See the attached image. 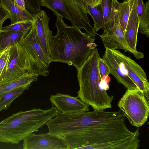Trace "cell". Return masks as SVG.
Instances as JSON below:
<instances>
[{"label":"cell","mask_w":149,"mask_h":149,"mask_svg":"<svg viewBox=\"0 0 149 149\" xmlns=\"http://www.w3.org/2000/svg\"><path fill=\"white\" fill-rule=\"evenodd\" d=\"M58 113L55 107L47 110L33 108L14 113L0 122V142L17 144L37 132Z\"/></svg>","instance_id":"cell-3"},{"label":"cell","mask_w":149,"mask_h":149,"mask_svg":"<svg viewBox=\"0 0 149 149\" xmlns=\"http://www.w3.org/2000/svg\"><path fill=\"white\" fill-rule=\"evenodd\" d=\"M145 10L142 17L140 20L138 31L141 34L149 36V0L145 4Z\"/></svg>","instance_id":"cell-22"},{"label":"cell","mask_w":149,"mask_h":149,"mask_svg":"<svg viewBox=\"0 0 149 149\" xmlns=\"http://www.w3.org/2000/svg\"><path fill=\"white\" fill-rule=\"evenodd\" d=\"M113 0H101V4L103 13L104 28L103 33L107 32L110 18L111 15Z\"/></svg>","instance_id":"cell-21"},{"label":"cell","mask_w":149,"mask_h":149,"mask_svg":"<svg viewBox=\"0 0 149 149\" xmlns=\"http://www.w3.org/2000/svg\"><path fill=\"white\" fill-rule=\"evenodd\" d=\"M87 5L94 7L100 3L101 0H86Z\"/></svg>","instance_id":"cell-28"},{"label":"cell","mask_w":149,"mask_h":149,"mask_svg":"<svg viewBox=\"0 0 149 149\" xmlns=\"http://www.w3.org/2000/svg\"><path fill=\"white\" fill-rule=\"evenodd\" d=\"M10 14L3 6L0 2V31L4 22L7 19H10Z\"/></svg>","instance_id":"cell-26"},{"label":"cell","mask_w":149,"mask_h":149,"mask_svg":"<svg viewBox=\"0 0 149 149\" xmlns=\"http://www.w3.org/2000/svg\"><path fill=\"white\" fill-rule=\"evenodd\" d=\"M90 13V15L92 17L94 24L93 28L96 32L100 29L104 30V22L103 13L101 3L94 7L88 5Z\"/></svg>","instance_id":"cell-19"},{"label":"cell","mask_w":149,"mask_h":149,"mask_svg":"<svg viewBox=\"0 0 149 149\" xmlns=\"http://www.w3.org/2000/svg\"><path fill=\"white\" fill-rule=\"evenodd\" d=\"M30 86L20 87L0 95V111L8 109L12 102L29 89Z\"/></svg>","instance_id":"cell-17"},{"label":"cell","mask_w":149,"mask_h":149,"mask_svg":"<svg viewBox=\"0 0 149 149\" xmlns=\"http://www.w3.org/2000/svg\"><path fill=\"white\" fill-rule=\"evenodd\" d=\"M1 52H0V53Z\"/></svg>","instance_id":"cell-30"},{"label":"cell","mask_w":149,"mask_h":149,"mask_svg":"<svg viewBox=\"0 0 149 149\" xmlns=\"http://www.w3.org/2000/svg\"><path fill=\"white\" fill-rule=\"evenodd\" d=\"M119 58L122 68L149 101V83L142 67L129 56L116 49H111Z\"/></svg>","instance_id":"cell-8"},{"label":"cell","mask_w":149,"mask_h":149,"mask_svg":"<svg viewBox=\"0 0 149 149\" xmlns=\"http://www.w3.org/2000/svg\"><path fill=\"white\" fill-rule=\"evenodd\" d=\"M0 3L9 13L11 24L26 21H33L34 16L27 10L23 9L11 0H0Z\"/></svg>","instance_id":"cell-14"},{"label":"cell","mask_w":149,"mask_h":149,"mask_svg":"<svg viewBox=\"0 0 149 149\" xmlns=\"http://www.w3.org/2000/svg\"><path fill=\"white\" fill-rule=\"evenodd\" d=\"M102 59L108 67L110 74L113 76L118 83L123 85L127 89L138 88L124 72L119 58L111 49L105 48Z\"/></svg>","instance_id":"cell-12"},{"label":"cell","mask_w":149,"mask_h":149,"mask_svg":"<svg viewBox=\"0 0 149 149\" xmlns=\"http://www.w3.org/2000/svg\"><path fill=\"white\" fill-rule=\"evenodd\" d=\"M149 102L139 89H127L118 102V105L130 123L139 127L148 120Z\"/></svg>","instance_id":"cell-6"},{"label":"cell","mask_w":149,"mask_h":149,"mask_svg":"<svg viewBox=\"0 0 149 149\" xmlns=\"http://www.w3.org/2000/svg\"><path fill=\"white\" fill-rule=\"evenodd\" d=\"M126 0H124V1H126Z\"/></svg>","instance_id":"cell-29"},{"label":"cell","mask_w":149,"mask_h":149,"mask_svg":"<svg viewBox=\"0 0 149 149\" xmlns=\"http://www.w3.org/2000/svg\"><path fill=\"white\" fill-rule=\"evenodd\" d=\"M43 59L20 44L12 46L8 65L0 78V84L28 74L48 75Z\"/></svg>","instance_id":"cell-4"},{"label":"cell","mask_w":149,"mask_h":149,"mask_svg":"<svg viewBox=\"0 0 149 149\" xmlns=\"http://www.w3.org/2000/svg\"><path fill=\"white\" fill-rule=\"evenodd\" d=\"M23 140V149H68L61 139L49 132L40 134L32 133Z\"/></svg>","instance_id":"cell-9"},{"label":"cell","mask_w":149,"mask_h":149,"mask_svg":"<svg viewBox=\"0 0 149 149\" xmlns=\"http://www.w3.org/2000/svg\"><path fill=\"white\" fill-rule=\"evenodd\" d=\"M119 2L113 0L112 12L109 19L108 30L106 33L100 35L105 48L123 50L132 54L137 59L143 58L144 54L134 50L129 46L124 36V31L118 19Z\"/></svg>","instance_id":"cell-7"},{"label":"cell","mask_w":149,"mask_h":149,"mask_svg":"<svg viewBox=\"0 0 149 149\" xmlns=\"http://www.w3.org/2000/svg\"><path fill=\"white\" fill-rule=\"evenodd\" d=\"M25 8L34 16L41 10L40 0H24Z\"/></svg>","instance_id":"cell-24"},{"label":"cell","mask_w":149,"mask_h":149,"mask_svg":"<svg viewBox=\"0 0 149 149\" xmlns=\"http://www.w3.org/2000/svg\"><path fill=\"white\" fill-rule=\"evenodd\" d=\"M28 33L0 31V52L8 46L20 43Z\"/></svg>","instance_id":"cell-16"},{"label":"cell","mask_w":149,"mask_h":149,"mask_svg":"<svg viewBox=\"0 0 149 149\" xmlns=\"http://www.w3.org/2000/svg\"><path fill=\"white\" fill-rule=\"evenodd\" d=\"M137 0H134L127 23L124 36L129 47L137 50V37L140 20L137 15Z\"/></svg>","instance_id":"cell-13"},{"label":"cell","mask_w":149,"mask_h":149,"mask_svg":"<svg viewBox=\"0 0 149 149\" xmlns=\"http://www.w3.org/2000/svg\"><path fill=\"white\" fill-rule=\"evenodd\" d=\"M39 76L36 74H26L0 84V95L20 87L31 86L32 82L37 81Z\"/></svg>","instance_id":"cell-15"},{"label":"cell","mask_w":149,"mask_h":149,"mask_svg":"<svg viewBox=\"0 0 149 149\" xmlns=\"http://www.w3.org/2000/svg\"><path fill=\"white\" fill-rule=\"evenodd\" d=\"M33 21H26L11 24L2 27L1 31L29 32L33 25Z\"/></svg>","instance_id":"cell-20"},{"label":"cell","mask_w":149,"mask_h":149,"mask_svg":"<svg viewBox=\"0 0 149 149\" xmlns=\"http://www.w3.org/2000/svg\"><path fill=\"white\" fill-rule=\"evenodd\" d=\"M145 5L142 0H137L136 11L138 16L139 19L141 18L144 13Z\"/></svg>","instance_id":"cell-27"},{"label":"cell","mask_w":149,"mask_h":149,"mask_svg":"<svg viewBox=\"0 0 149 149\" xmlns=\"http://www.w3.org/2000/svg\"><path fill=\"white\" fill-rule=\"evenodd\" d=\"M12 47L9 46L7 47L0 53V78L8 65Z\"/></svg>","instance_id":"cell-23"},{"label":"cell","mask_w":149,"mask_h":149,"mask_svg":"<svg viewBox=\"0 0 149 149\" xmlns=\"http://www.w3.org/2000/svg\"><path fill=\"white\" fill-rule=\"evenodd\" d=\"M134 0H126L119 2L118 19L125 33L127 23Z\"/></svg>","instance_id":"cell-18"},{"label":"cell","mask_w":149,"mask_h":149,"mask_svg":"<svg viewBox=\"0 0 149 149\" xmlns=\"http://www.w3.org/2000/svg\"><path fill=\"white\" fill-rule=\"evenodd\" d=\"M41 6L52 11L54 15L70 21L73 25L95 36L98 34L90 24V15L86 0H40Z\"/></svg>","instance_id":"cell-5"},{"label":"cell","mask_w":149,"mask_h":149,"mask_svg":"<svg viewBox=\"0 0 149 149\" xmlns=\"http://www.w3.org/2000/svg\"><path fill=\"white\" fill-rule=\"evenodd\" d=\"M57 32L49 37L51 62H59L80 67L97 45L95 36L82 32L79 27L69 26L63 19L57 16Z\"/></svg>","instance_id":"cell-1"},{"label":"cell","mask_w":149,"mask_h":149,"mask_svg":"<svg viewBox=\"0 0 149 149\" xmlns=\"http://www.w3.org/2000/svg\"><path fill=\"white\" fill-rule=\"evenodd\" d=\"M100 57L95 48L82 65L77 69L79 86L77 97L95 110L111 108L113 99V96L109 95L107 91L109 88L110 77L108 76L102 81L100 77L98 65Z\"/></svg>","instance_id":"cell-2"},{"label":"cell","mask_w":149,"mask_h":149,"mask_svg":"<svg viewBox=\"0 0 149 149\" xmlns=\"http://www.w3.org/2000/svg\"><path fill=\"white\" fill-rule=\"evenodd\" d=\"M34 16L33 25L37 41L45 54L50 58L49 38L52 32L49 28L50 19L44 10H41Z\"/></svg>","instance_id":"cell-11"},{"label":"cell","mask_w":149,"mask_h":149,"mask_svg":"<svg viewBox=\"0 0 149 149\" xmlns=\"http://www.w3.org/2000/svg\"><path fill=\"white\" fill-rule=\"evenodd\" d=\"M50 101L59 113H63L82 112L88 111L89 106L80 99L67 94L59 93L51 95Z\"/></svg>","instance_id":"cell-10"},{"label":"cell","mask_w":149,"mask_h":149,"mask_svg":"<svg viewBox=\"0 0 149 149\" xmlns=\"http://www.w3.org/2000/svg\"><path fill=\"white\" fill-rule=\"evenodd\" d=\"M99 72L102 81L105 80L110 74L109 70L104 61L100 57L98 60Z\"/></svg>","instance_id":"cell-25"}]
</instances>
